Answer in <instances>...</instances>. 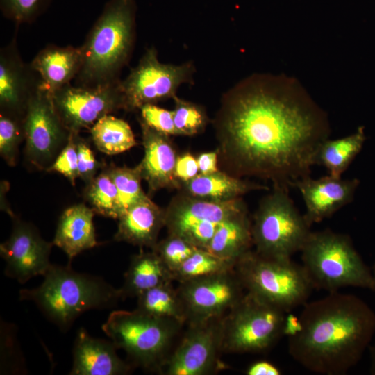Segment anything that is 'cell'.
<instances>
[{"instance_id": "6da1fadb", "label": "cell", "mask_w": 375, "mask_h": 375, "mask_svg": "<svg viewBox=\"0 0 375 375\" xmlns=\"http://www.w3.org/2000/svg\"><path fill=\"white\" fill-rule=\"evenodd\" d=\"M214 126L221 170L288 189L310 175L331 133L326 112L284 74L242 81L224 99Z\"/></svg>"}, {"instance_id": "7a4b0ae2", "label": "cell", "mask_w": 375, "mask_h": 375, "mask_svg": "<svg viewBox=\"0 0 375 375\" xmlns=\"http://www.w3.org/2000/svg\"><path fill=\"white\" fill-rule=\"evenodd\" d=\"M288 352L304 368L325 375L347 372L375 335V312L365 301L338 291L306 303Z\"/></svg>"}, {"instance_id": "3957f363", "label": "cell", "mask_w": 375, "mask_h": 375, "mask_svg": "<svg viewBox=\"0 0 375 375\" xmlns=\"http://www.w3.org/2000/svg\"><path fill=\"white\" fill-rule=\"evenodd\" d=\"M42 284L19 291L20 300L31 301L44 316L66 331L82 313L114 307L123 300L122 291L102 278L78 273L68 265H52Z\"/></svg>"}, {"instance_id": "277c9868", "label": "cell", "mask_w": 375, "mask_h": 375, "mask_svg": "<svg viewBox=\"0 0 375 375\" xmlns=\"http://www.w3.org/2000/svg\"><path fill=\"white\" fill-rule=\"evenodd\" d=\"M134 0H109L81 47L78 86L94 87L119 81L117 75L133 47Z\"/></svg>"}, {"instance_id": "5b68a950", "label": "cell", "mask_w": 375, "mask_h": 375, "mask_svg": "<svg viewBox=\"0 0 375 375\" xmlns=\"http://www.w3.org/2000/svg\"><path fill=\"white\" fill-rule=\"evenodd\" d=\"M301 252L314 288L332 292L351 286L375 291L372 271L348 235L330 229L311 231Z\"/></svg>"}, {"instance_id": "8992f818", "label": "cell", "mask_w": 375, "mask_h": 375, "mask_svg": "<svg viewBox=\"0 0 375 375\" xmlns=\"http://www.w3.org/2000/svg\"><path fill=\"white\" fill-rule=\"evenodd\" d=\"M184 324L153 317L136 308L112 312L102 330L117 349L126 352L133 367L159 374Z\"/></svg>"}, {"instance_id": "52a82bcc", "label": "cell", "mask_w": 375, "mask_h": 375, "mask_svg": "<svg viewBox=\"0 0 375 375\" xmlns=\"http://www.w3.org/2000/svg\"><path fill=\"white\" fill-rule=\"evenodd\" d=\"M235 270L246 292L285 312L306 303L314 289L302 265L289 259L266 257L251 250Z\"/></svg>"}, {"instance_id": "ba28073f", "label": "cell", "mask_w": 375, "mask_h": 375, "mask_svg": "<svg viewBox=\"0 0 375 375\" xmlns=\"http://www.w3.org/2000/svg\"><path fill=\"white\" fill-rule=\"evenodd\" d=\"M288 188L273 186L263 197L251 218L255 251L274 258L289 259L301 251L310 231L295 206Z\"/></svg>"}, {"instance_id": "9c48e42d", "label": "cell", "mask_w": 375, "mask_h": 375, "mask_svg": "<svg viewBox=\"0 0 375 375\" xmlns=\"http://www.w3.org/2000/svg\"><path fill=\"white\" fill-rule=\"evenodd\" d=\"M285 312L246 292L223 317V352L259 353L284 335Z\"/></svg>"}, {"instance_id": "30bf717a", "label": "cell", "mask_w": 375, "mask_h": 375, "mask_svg": "<svg viewBox=\"0 0 375 375\" xmlns=\"http://www.w3.org/2000/svg\"><path fill=\"white\" fill-rule=\"evenodd\" d=\"M23 127L27 159L47 171L67 144L70 131L56 110L52 93L41 80L28 102Z\"/></svg>"}, {"instance_id": "8fae6325", "label": "cell", "mask_w": 375, "mask_h": 375, "mask_svg": "<svg viewBox=\"0 0 375 375\" xmlns=\"http://www.w3.org/2000/svg\"><path fill=\"white\" fill-rule=\"evenodd\" d=\"M176 289L185 324L223 317L246 293L235 268L179 282Z\"/></svg>"}, {"instance_id": "7c38bea8", "label": "cell", "mask_w": 375, "mask_h": 375, "mask_svg": "<svg viewBox=\"0 0 375 375\" xmlns=\"http://www.w3.org/2000/svg\"><path fill=\"white\" fill-rule=\"evenodd\" d=\"M192 72V64L161 63L156 50L149 49L138 65L121 81L125 110H137L146 104L174 98L178 88L190 81Z\"/></svg>"}, {"instance_id": "4fadbf2b", "label": "cell", "mask_w": 375, "mask_h": 375, "mask_svg": "<svg viewBox=\"0 0 375 375\" xmlns=\"http://www.w3.org/2000/svg\"><path fill=\"white\" fill-rule=\"evenodd\" d=\"M188 326L160 374L206 375L223 367L220 361L223 352L222 317Z\"/></svg>"}, {"instance_id": "5bb4252c", "label": "cell", "mask_w": 375, "mask_h": 375, "mask_svg": "<svg viewBox=\"0 0 375 375\" xmlns=\"http://www.w3.org/2000/svg\"><path fill=\"white\" fill-rule=\"evenodd\" d=\"M52 97L59 117L70 132L91 128L101 117L125 109L120 81L94 87L67 84Z\"/></svg>"}, {"instance_id": "9a60e30c", "label": "cell", "mask_w": 375, "mask_h": 375, "mask_svg": "<svg viewBox=\"0 0 375 375\" xmlns=\"http://www.w3.org/2000/svg\"><path fill=\"white\" fill-rule=\"evenodd\" d=\"M53 243L42 238L31 224L15 220L9 238L0 245L6 261L5 274L24 283L47 272L51 263L49 256Z\"/></svg>"}, {"instance_id": "2e32d148", "label": "cell", "mask_w": 375, "mask_h": 375, "mask_svg": "<svg viewBox=\"0 0 375 375\" xmlns=\"http://www.w3.org/2000/svg\"><path fill=\"white\" fill-rule=\"evenodd\" d=\"M242 197L214 201L179 192L165 208L167 233L183 237L188 231L202 223L221 224L228 217L247 210Z\"/></svg>"}, {"instance_id": "e0dca14e", "label": "cell", "mask_w": 375, "mask_h": 375, "mask_svg": "<svg viewBox=\"0 0 375 375\" xmlns=\"http://www.w3.org/2000/svg\"><path fill=\"white\" fill-rule=\"evenodd\" d=\"M359 184L357 178L343 179L330 174L313 178L310 175L296 181L292 188L302 196L306 207L303 216L311 226L351 203Z\"/></svg>"}, {"instance_id": "ac0fdd59", "label": "cell", "mask_w": 375, "mask_h": 375, "mask_svg": "<svg viewBox=\"0 0 375 375\" xmlns=\"http://www.w3.org/2000/svg\"><path fill=\"white\" fill-rule=\"evenodd\" d=\"M21 59L15 40L0 53L1 112L23 119L28 102L40 78Z\"/></svg>"}, {"instance_id": "d6986e66", "label": "cell", "mask_w": 375, "mask_h": 375, "mask_svg": "<svg viewBox=\"0 0 375 375\" xmlns=\"http://www.w3.org/2000/svg\"><path fill=\"white\" fill-rule=\"evenodd\" d=\"M139 122L144 154L138 165L149 194L162 189L178 190L180 181L174 174L178 155L169 136L151 128L140 119Z\"/></svg>"}, {"instance_id": "ffe728a7", "label": "cell", "mask_w": 375, "mask_h": 375, "mask_svg": "<svg viewBox=\"0 0 375 375\" xmlns=\"http://www.w3.org/2000/svg\"><path fill=\"white\" fill-rule=\"evenodd\" d=\"M112 341L91 337L81 328L76 334L73 349L72 375H122L133 367L122 360Z\"/></svg>"}, {"instance_id": "44dd1931", "label": "cell", "mask_w": 375, "mask_h": 375, "mask_svg": "<svg viewBox=\"0 0 375 375\" xmlns=\"http://www.w3.org/2000/svg\"><path fill=\"white\" fill-rule=\"evenodd\" d=\"M118 220L115 241L152 249L165 226V209L149 197L131 206Z\"/></svg>"}, {"instance_id": "7402d4cb", "label": "cell", "mask_w": 375, "mask_h": 375, "mask_svg": "<svg viewBox=\"0 0 375 375\" xmlns=\"http://www.w3.org/2000/svg\"><path fill=\"white\" fill-rule=\"evenodd\" d=\"M94 214L84 203L69 206L61 214L52 243L66 253L69 262L82 251L97 245Z\"/></svg>"}, {"instance_id": "603a6c76", "label": "cell", "mask_w": 375, "mask_h": 375, "mask_svg": "<svg viewBox=\"0 0 375 375\" xmlns=\"http://www.w3.org/2000/svg\"><path fill=\"white\" fill-rule=\"evenodd\" d=\"M81 65V47L52 45L41 50L30 65L46 88L53 94L77 76Z\"/></svg>"}, {"instance_id": "cb8c5ba5", "label": "cell", "mask_w": 375, "mask_h": 375, "mask_svg": "<svg viewBox=\"0 0 375 375\" xmlns=\"http://www.w3.org/2000/svg\"><path fill=\"white\" fill-rule=\"evenodd\" d=\"M269 190L265 185L244 180L219 169L210 174H199L188 181H180L178 190L202 199L226 201L242 197L253 191Z\"/></svg>"}, {"instance_id": "d4e9b609", "label": "cell", "mask_w": 375, "mask_h": 375, "mask_svg": "<svg viewBox=\"0 0 375 375\" xmlns=\"http://www.w3.org/2000/svg\"><path fill=\"white\" fill-rule=\"evenodd\" d=\"M252 247V219L247 209L219 225L206 250L237 263Z\"/></svg>"}, {"instance_id": "484cf974", "label": "cell", "mask_w": 375, "mask_h": 375, "mask_svg": "<svg viewBox=\"0 0 375 375\" xmlns=\"http://www.w3.org/2000/svg\"><path fill=\"white\" fill-rule=\"evenodd\" d=\"M172 281V274L154 251L141 250L132 256L120 290L124 299L138 297L147 290Z\"/></svg>"}, {"instance_id": "4316f807", "label": "cell", "mask_w": 375, "mask_h": 375, "mask_svg": "<svg viewBox=\"0 0 375 375\" xmlns=\"http://www.w3.org/2000/svg\"><path fill=\"white\" fill-rule=\"evenodd\" d=\"M365 140V128L362 126L347 136L333 140L328 138L319 146L316 165L325 167L328 174L342 177L362 150Z\"/></svg>"}, {"instance_id": "83f0119b", "label": "cell", "mask_w": 375, "mask_h": 375, "mask_svg": "<svg viewBox=\"0 0 375 375\" xmlns=\"http://www.w3.org/2000/svg\"><path fill=\"white\" fill-rule=\"evenodd\" d=\"M92 140L99 151L106 155H116L137 144L133 131L124 120L107 115L91 128Z\"/></svg>"}, {"instance_id": "f1b7e54d", "label": "cell", "mask_w": 375, "mask_h": 375, "mask_svg": "<svg viewBox=\"0 0 375 375\" xmlns=\"http://www.w3.org/2000/svg\"><path fill=\"white\" fill-rule=\"evenodd\" d=\"M137 309L145 314L186 324V316L177 289L172 282L145 291L138 297Z\"/></svg>"}, {"instance_id": "f546056e", "label": "cell", "mask_w": 375, "mask_h": 375, "mask_svg": "<svg viewBox=\"0 0 375 375\" xmlns=\"http://www.w3.org/2000/svg\"><path fill=\"white\" fill-rule=\"evenodd\" d=\"M106 168L117 191L118 218L131 206L149 197L142 188L143 179L138 165L134 167L112 165Z\"/></svg>"}, {"instance_id": "4dcf8cb0", "label": "cell", "mask_w": 375, "mask_h": 375, "mask_svg": "<svg viewBox=\"0 0 375 375\" xmlns=\"http://www.w3.org/2000/svg\"><path fill=\"white\" fill-rule=\"evenodd\" d=\"M84 197L95 213L118 219L117 191L106 167L86 185Z\"/></svg>"}, {"instance_id": "1f68e13d", "label": "cell", "mask_w": 375, "mask_h": 375, "mask_svg": "<svg viewBox=\"0 0 375 375\" xmlns=\"http://www.w3.org/2000/svg\"><path fill=\"white\" fill-rule=\"evenodd\" d=\"M235 265L233 261L198 248L173 274V278L181 282L231 270L235 268Z\"/></svg>"}, {"instance_id": "d6a6232c", "label": "cell", "mask_w": 375, "mask_h": 375, "mask_svg": "<svg viewBox=\"0 0 375 375\" xmlns=\"http://www.w3.org/2000/svg\"><path fill=\"white\" fill-rule=\"evenodd\" d=\"M174 122L178 135H194L202 132L208 124L205 110L199 106L177 97L174 98Z\"/></svg>"}, {"instance_id": "836d02e7", "label": "cell", "mask_w": 375, "mask_h": 375, "mask_svg": "<svg viewBox=\"0 0 375 375\" xmlns=\"http://www.w3.org/2000/svg\"><path fill=\"white\" fill-rule=\"evenodd\" d=\"M23 138V119L1 112L0 154L8 165H16L18 147Z\"/></svg>"}, {"instance_id": "e575fe53", "label": "cell", "mask_w": 375, "mask_h": 375, "mask_svg": "<svg viewBox=\"0 0 375 375\" xmlns=\"http://www.w3.org/2000/svg\"><path fill=\"white\" fill-rule=\"evenodd\" d=\"M197 249L183 238L168 233L167 236L158 241L151 250L160 256L173 276Z\"/></svg>"}, {"instance_id": "d590c367", "label": "cell", "mask_w": 375, "mask_h": 375, "mask_svg": "<svg viewBox=\"0 0 375 375\" xmlns=\"http://www.w3.org/2000/svg\"><path fill=\"white\" fill-rule=\"evenodd\" d=\"M49 0H0L3 14L17 24L31 22L45 8Z\"/></svg>"}, {"instance_id": "8d00e7d4", "label": "cell", "mask_w": 375, "mask_h": 375, "mask_svg": "<svg viewBox=\"0 0 375 375\" xmlns=\"http://www.w3.org/2000/svg\"><path fill=\"white\" fill-rule=\"evenodd\" d=\"M47 172H56L65 176L72 185L78 178L75 133L70 132L68 141Z\"/></svg>"}, {"instance_id": "74e56055", "label": "cell", "mask_w": 375, "mask_h": 375, "mask_svg": "<svg viewBox=\"0 0 375 375\" xmlns=\"http://www.w3.org/2000/svg\"><path fill=\"white\" fill-rule=\"evenodd\" d=\"M139 110L140 119L151 128L168 136L178 135L174 125L173 110L153 103L144 105Z\"/></svg>"}, {"instance_id": "f35d334b", "label": "cell", "mask_w": 375, "mask_h": 375, "mask_svg": "<svg viewBox=\"0 0 375 375\" xmlns=\"http://www.w3.org/2000/svg\"><path fill=\"white\" fill-rule=\"evenodd\" d=\"M75 140L78 178L87 185L97 176V173L102 167V165L97 161L92 150L88 144L80 137L78 133H75Z\"/></svg>"}, {"instance_id": "ab89813d", "label": "cell", "mask_w": 375, "mask_h": 375, "mask_svg": "<svg viewBox=\"0 0 375 375\" xmlns=\"http://www.w3.org/2000/svg\"><path fill=\"white\" fill-rule=\"evenodd\" d=\"M199 174L197 158L192 153L185 152L178 156L174 174L181 182L188 181Z\"/></svg>"}, {"instance_id": "60d3db41", "label": "cell", "mask_w": 375, "mask_h": 375, "mask_svg": "<svg viewBox=\"0 0 375 375\" xmlns=\"http://www.w3.org/2000/svg\"><path fill=\"white\" fill-rule=\"evenodd\" d=\"M196 158L199 174H210L219 170L217 149L212 151L202 152Z\"/></svg>"}, {"instance_id": "b9f144b4", "label": "cell", "mask_w": 375, "mask_h": 375, "mask_svg": "<svg viewBox=\"0 0 375 375\" xmlns=\"http://www.w3.org/2000/svg\"><path fill=\"white\" fill-rule=\"evenodd\" d=\"M248 375H279L280 370L267 361H258L252 364L247 370Z\"/></svg>"}, {"instance_id": "7bdbcfd3", "label": "cell", "mask_w": 375, "mask_h": 375, "mask_svg": "<svg viewBox=\"0 0 375 375\" xmlns=\"http://www.w3.org/2000/svg\"><path fill=\"white\" fill-rule=\"evenodd\" d=\"M300 322L297 317L288 315L285 317L283 333L288 337L297 333L300 329Z\"/></svg>"}, {"instance_id": "ee69618b", "label": "cell", "mask_w": 375, "mask_h": 375, "mask_svg": "<svg viewBox=\"0 0 375 375\" xmlns=\"http://www.w3.org/2000/svg\"><path fill=\"white\" fill-rule=\"evenodd\" d=\"M369 351L371 360L370 372L372 374H375V342L369 347Z\"/></svg>"}, {"instance_id": "f6af8a7d", "label": "cell", "mask_w": 375, "mask_h": 375, "mask_svg": "<svg viewBox=\"0 0 375 375\" xmlns=\"http://www.w3.org/2000/svg\"><path fill=\"white\" fill-rule=\"evenodd\" d=\"M372 274L374 275V277L375 278V262H374V265H373V267L372 268Z\"/></svg>"}]
</instances>
